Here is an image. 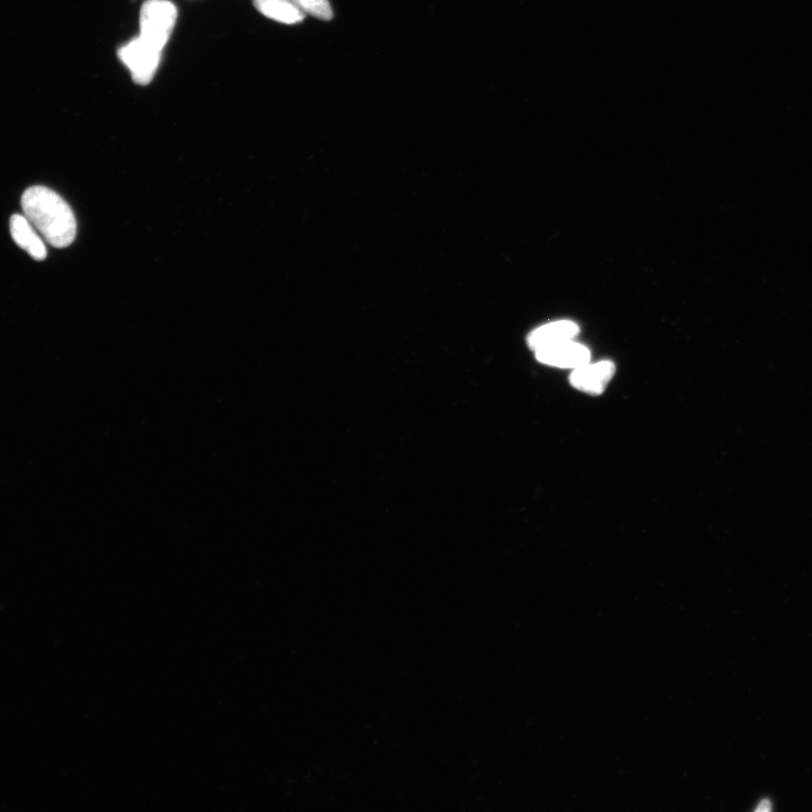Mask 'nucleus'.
<instances>
[{"instance_id": "nucleus-1", "label": "nucleus", "mask_w": 812, "mask_h": 812, "mask_svg": "<svg viewBox=\"0 0 812 812\" xmlns=\"http://www.w3.org/2000/svg\"><path fill=\"white\" fill-rule=\"evenodd\" d=\"M24 216L43 240L57 249L72 245L77 222L72 208L58 193L41 185L26 190L22 197Z\"/></svg>"}, {"instance_id": "nucleus-2", "label": "nucleus", "mask_w": 812, "mask_h": 812, "mask_svg": "<svg viewBox=\"0 0 812 812\" xmlns=\"http://www.w3.org/2000/svg\"><path fill=\"white\" fill-rule=\"evenodd\" d=\"M178 20V10L169 0H147L140 11V38L163 51Z\"/></svg>"}, {"instance_id": "nucleus-3", "label": "nucleus", "mask_w": 812, "mask_h": 812, "mask_svg": "<svg viewBox=\"0 0 812 812\" xmlns=\"http://www.w3.org/2000/svg\"><path fill=\"white\" fill-rule=\"evenodd\" d=\"M161 54L162 51L140 37L118 51L119 59L130 70L132 81L143 86L153 81L161 63Z\"/></svg>"}, {"instance_id": "nucleus-4", "label": "nucleus", "mask_w": 812, "mask_h": 812, "mask_svg": "<svg viewBox=\"0 0 812 812\" xmlns=\"http://www.w3.org/2000/svg\"><path fill=\"white\" fill-rule=\"evenodd\" d=\"M615 374V365L612 361H599L597 364L582 365L573 370L570 383L578 391L590 395H600L606 390Z\"/></svg>"}, {"instance_id": "nucleus-5", "label": "nucleus", "mask_w": 812, "mask_h": 812, "mask_svg": "<svg viewBox=\"0 0 812 812\" xmlns=\"http://www.w3.org/2000/svg\"><path fill=\"white\" fill-rule=\"evenodd\" d=\"M536 358L540 363L566 369H576L590 361V351L587 347L575 341H567L556 346L537 350Z\"/></svg>"}, {"instance_id": "nucleus-6", "label": "nucleus", "mask_w": 812, "mask_h": 812, "mask_svg": "<svg viewBox=\"0 0 812 812\" xmlns=\"http://www.w3.org/2000/svg\"><path fill=\"white\" fill-rule=\"evenodd\" d=\"M579 326L571 321H558L545 324L528 337V344L534 351L556 346L577 337Z\"/></svg>"}, {"instance_id": "nucleus-7", "label": "nucleus", "mask_w": 812, "mask_h": 812, "mask_svg": "<svg viewBox=\"0 0 812 812\" xmlns=\"http://www.w3.org/2000/svg\"><path fill=\"white\" fill-rule=\"evenodd\" d=\"M11 234L15 243L34 260L42 261L47 258V247L42 236L25 216L14 215L11 218Z\"/></svg>"}, {"instance_id": "nucleus-8", "label": "nucleus", "mask_w": 812, "mask_h": 812, "mask_svg": "<svg viewBox=\"0 0 812 812\" xmlns=\"http://www.w3.org/2000/svg\"><path fill=\"white\" fill-rule=\"evenodd\" d=\"M254 6L268 19L279 23L297 24L305 17L293 0H254Z\"/></svg>"}, {"instance_id": "nucleus-9", "label": "nucleus", "mask_w": 812, "mask_h": 812, "mask_svg": "<svg viewBox=\"0 0 812 812\" xmlns=\"http://www.w3.org/2000/svg\"><path fill=\"white\" fill-rule=\"evenodd\" d=\"M293 2L300 11L312 15L316 19L332 20L333 12L329 0H293Z\"/></svg>"}, {"instance_id": "nucleus-10", "label": "nucleus", "mask_w": 812, "mask_h": 812, "mask_svg": "<svg viewBox=\"0 0 812 812\" xmlns=\"http://www.w3.org/2000/svg\"><path fill=\"white\" fill-rule=\"evenodd\" d=\"M770 810H771V802L767 800L759 803V806L757 807V811H770Z\"/></svg>"}]
</instances>
